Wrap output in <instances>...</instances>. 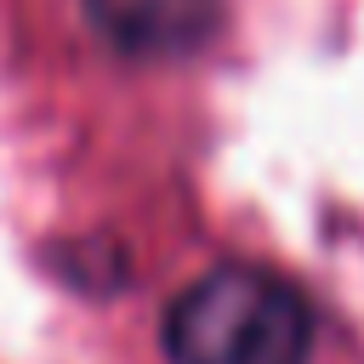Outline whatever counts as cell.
Instances as JSON below:
<instances>
[{"label": "cell", "mask_w": 364, "mask_h": 364, "mask_svg": "<svg viewBox=\"0 0 364 364\" xmlns=\"http://www.w3.org/2000/svg\"><path fill=\"white\" fill-rule=\"evenodd\" d=\"M171 364H307L313 313L296 284L262 267H216L165 313Z\"/></svg>", "instance_id": "cell-1"}, {"label": "cell", "mask_w": 364, "mask_h": 364, "mask_svg": "<svg viewBox=\"0 0 364 364\" xmlns=\"http://www.w3.org/2000/svg\"><path fill=\"white\" fill-rule=\"evenodd\" d=\"M85 17L119 51L176 57V51H193L216 28L222 0H85Z\"/></svg>", "instance_id": "cell-2"}]
</instances>
